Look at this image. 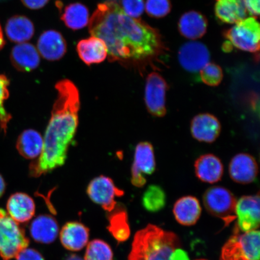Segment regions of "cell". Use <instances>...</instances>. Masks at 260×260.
Here are the masks:
<instances>
[{
    "label": "cell",
    "instance_id": "52a82bcc",
    "mask_svg": "<svg viewBox=\"0 0 260 260\" xmlns=\"http://www.w3.org/2000/svg\"><path fill=\"white\" fill-rule=\"evenodd\" d=\"M203 202L208 212L222 219L225 226L236 219L237 200L227 188L220 186L209 188L203 195Z\"/></svg>",
    "mask_w": 260,
    "mask_h": 260
},
{
    "label": "cell",
    "instance_id": "ac0fdd59",
    "mask_svg": "<svg viewBox=\"0 0 260 260\" xmlns=\"http://www.w3.org/2000/svg\"><path fill=\"white\" fill-rule=\"evenodd\" d=\"M195 174L199 180L207 183H215L221 180L223 166L220 159L213 154L200 156L194 162Z\"/></svg>",
    "mask_w": 260,
    "mask_h": 260
},
{
    "label": "cell",
    "instance_id": "74e56055",
    "mask_svg": "<svg viewBox=\"0 0 260 260\" xmlns=\"http://www.w3.org/2000/svg\"><path fill=\"white\" fill-rule=\"evenodd\" d=\"M170 260H190V259L186 251L177 248L172 252Z\"/></svg>",
    "mask_w": 260,
    "mask_h": 260
},
{
    "label": "cell",
    "instance_id": "f546056e",
    "mask_svg": "<svg viewBox=\"0 0 260 260\" xmlns=\"http://www.w3.org/2000/svg\"><path fill=\"white\" fill-rule=\"evenodd\" d=\"M110 232L119 242L128 239L130 230L125 211L114 214L110 219Z\"/></svg>",
    "mask_w": 260,
    "mask_h": 260
},
{
    "label": "cell",
    "instance_id": "7bdbcfd3",
    "mask_svg": "<svg viewBox=\"0 0 260 260\" xmlns=\"http://www.w3.org/2000/svg\"><path fill=\"white\" fill-rule=\"evenodd\" d=\"M6 1V0H0V2Z\"/></svg>",
    "mask_w": 260,
    "mask_h": 260
},
{
    "label": "cell",
    "instance_id": "d4e9b609",
    "mask_svg": "<svg viewBox=\"0 0 260 260\" xmlns=\"http://www.w3.org/2000/svg\"><path fill=\"white\" fill-rule=\"evenodd\" d=\"M8 38L15 43H24L31 40L35 34V27L30 19L24 16H12L6 25Z\"/></svg>",
    "mask_w": 260,
    "mask_h": 260
},
{
    "label": "cell",
    "instance_id": "d590c367",
    "mask_svg": "<svg viewBox=\"0 0 260 260\" xmlns=\"http://www.w3.org/2000/svg\"><path fill=\"white\" fill-rule=\"evenodd\" d=\"M260 0H243L247 12L252 16H258L259 15Z\"/></svg>",
    "mask_w": 260,
    "mask_h": 260
},
{
    "label": "cell",
    "instance_id": "4316f807",
    "mask_svg": "<svg viewBox=\"0 0 260 260\" xmlns=\"http://www.w3.org/2000/svg\"><path fill=\"white\" fill-rule=\"evenodd\" d=\"M61 19L67 27L73 30H80L89 24V10L81 3H72L65 7Z\"/></svg>",
    "mask_w": 260,
    "mask_h": 260
},
{
    "label": "cell",
    "instance_id": "5bb4252c",
    "mask_svg": "<svg viewBox=\"0 0 260 260\" xmlns=\"http://www.w3.org/2000/svg\"><path fill=\"white\" fill-rule=\"evenodd\" d=\"M190 131L197 141L213 143L220 135L221 125L216 116L210 113H201L191 120Z\"/></svg>",
    "mask_w": 260,
    "mask_h": 260
},
{
    "label": "cell",
    "instance_id": "f35d334b",
    "mask_svg": "<svg viewBox=\"0 0 260 260\" xmlns=\"http://www.w3.org/2000/svg\"><path fill=\"white\" fill-rule=\"evenodd\" d=\"M6 189V183L1 175H0V198L4 194Z\"/></svg>",
    "mask_w": 260,
    "mask_h": 260
},
{
    "label": "cell",
    "instance_id": "9c48e42d",
    "mask_svg": "<svg viewBox=\"0 0 260 260\" xmlns=\"http://www.w3.org/2000/svg\"><path fill=\"white\" fill-rule=\"evenodd\" d=\"M87 193L90 199L111 212L116 207V197L123 196V191L115 186L111 178L103 176L97 177L90 182L87 188Z\"/></svg>",
    "mask_w": 260,
    "mask_h": 260
},
{
    "label": "cell",
    "instance_id": "836d02e7",
    "mask_svg": "<svg viewBox=\"0 0 260 260\" xmlns=\"http://www.w3.org/2000/svg\"><path fill=\"white\" fill-rule=\"evenodd\" d=\"M121 7L126 15L137 19L144 12V0H121Z\"/></svg>",
    "mask_w": 260,
    "mask_h": 260
},
{
    "label": "cell",
    "instance_id": "8992f818",
    "mask_svg": "<svg viewBox=\"0 0 260 260\" xmlns=\"http://www.w3.org/2000/svg\"><path fill=\"white\" fill-rule=\"evenodd\" d=\"M28 244L24 230L18 223L0 209V256L3 260L15 258L27 248Z\"/></svg>",
    "mask_w": 260,
    "mask_h": 260
},
{
    "label": "cell",
    "instance_id": "83f0119b",
    "mask_svg": "<svg viewBox=\"0 0 260 260\" xmlns=\"http://www.w3.org/2000/svg\"><path fill=\"white\" fill-rule=\"evenodd\" d=\"M167 203V196L162 188L157 185H151L146 190L142 198V204L149 212L160 211Z\"/></svg>",
    "mask_w": 260,
    "mask_h": 260
},
{
    "label": "cell",
    "instance_id": "30bf717a",
    "mask_svg": "<svg viewBox=\"0 0 260 260\" xmlns=\"http://www.w3.org/2000/svg\"><path fill=\"white\" fill-rule=\"evenodd\" d=\"M155 168L153 146L148 142H140L136 147L132 167V183L137 187L144 186L146 183L144 175L153 174Z\"/></svg>",
    "mask_w": 260,
    "mask_h": 260
},
{
    "label": "cell",
    "instance_id": "603a6c76",
    "mask_svg": "<svg viewBox=\"0 0 260 260\" xmlns=\"http://www.w3.org/2000/svg\"><path fill=\"white\" fill-rule=\"evenodd\" d=\"M214 12L219 21L230 24H235L247 16L243 0H216Z\"/></svg>",
    "mask_w": 260,
    "mask_h": 260
},
{
    "label": "cell",
    "instance_id": "5b68a950",
    "mask_svg": "<svg viewBox=\"0 0 260 260\" xmlns=\"http://www.w3.org/2000/svg\"><path fill=\"white\" fill-rule=\"evenodd\" d=\"M241 232L236 225L222 248L220 260H259V231Z\"/></svg>",
    "mask_w": 260,
    "mask_h": 260
},
{
    "label": "cell",
    "instance_id": "277c9868",
    "mask_svg": "<svg viewBox=\"0 0 260 260\" xmlns=\"http://www.w3.org/2000/svg\"><path fill=\"white\" fill-rule=\"evenodd\" d=\"M226 42L223 50L232 51L234 48L249 53H258L259 50L260 27L255 16L243 19L224 32Z\"/></svg>",
    "mask_w": 260,
    "mask_h": 260
},
{
    "label": "cell",
    "instance_id": "d6a6232c",
    "mask_svg": "<svg viewBox=\"0 0 260 260\" xmlns=\"http://www.w3.org/2000/svg\"><path fill=\"white\" fill-rule=\"evenodd\" d=\"M145 8L149 16L161 18L170 14L171 3L170 0H146Z\"/></svg>",
    "mask_w": 260,
    "mask_h": 260
},
{
    "label": "cell",
    "instance_id": "d6986e66",
    "mask_svg": "<svg viewBox=\"0 0 260 260\" xmlns=\"http://www.w3.org/2000/svg\"><path fill=\"white\" fill-rule=\"evenodd\" d=\"M77 51L80 59L89 66L103 62L108 53L105 42L93 36L80 41L77 45Z\"/></svg>",
    "mask_w": 260,
    "mask_h": 260
},
{
    "label": "cell",
    "instance_id": "484cf974",
    "mask_svg": "<svg viewBox=\"0 0 260 260\" xmlns=\"http://www.w3.org/2000/svg\"><path fill=\"white\" fill-rule=\"evenodd\" d=\"M44 146V139L40 133L35 129H27L19 135L16 148L19 154L26 159L40 157Z\"/></svg>",
    "mask_w": 260,
    "mask_h": 260
},
{
    "label": "cell",
    "instance_id": "8d00e7d4",
    "mask_svg": "<svg viewBox=\"0 0 260 260\" xmlns=\"http://www.w3.org/2000/svg\"><path fill=\"white\" fill-rule=\"evenodd\" d=\"M23 5L28 9L38 10L44 8L49 0H21Z\"/></svg>",
    "mask_w": 260,
    "mask_h": 260
},
{
    "label": "cell",
    "instance_id": "1f68e13d",
    "mask_svg": "<svg viewBox=\"0 0 260 260\" xmlns=\"http://www.w3.org/2000/svg\"><path fill=\"white\" fill-rule=\"evenodd\" d=\"M9 80L4 75L0 74V126L5 133L7 130L11 116L5 108V102L9 96Z\"/></svg>",
    "mask_w": 260,
    "mask_h": 260
},
{
    "label": "cell",
    "instance_id": "3957f363",
    "mask_svg": "<svg viewBox=\"0 0 260 260\" xmlns=\"http://www.w3.org/2000/svg\"><path fill=\"white\" fill-rule=\"evenodd\" d=\"M179 246L174 233L148 225L136 233L128 260H170Z\"/></svg>",
    "mask_w": 260,
    "mask_h": 260
},
{
    "label": "cell",
    "instance_id": "44dd1931",
    "mask_svg": "<svg viewBox=\"0 0 260 260\" xmlns=\"http://www.w3.org/2000/svg\"><path fill=\"white\" fill-rule=\"evenodd\" d=\"M208 22L201 13L191 11L185 13L179 20L178 30L184 38L196 40L206 34Z\"/></svg>",
    "mask_w": 260,
    "mask_h": 260
},
{
    "label": "cell",
    "instance_id": "e575fe53",
    "mask_svg": "<svg viewBox=\"0 0 260 260\" xmlns=\"http://www.w3.org/2000/svg\"><path fill=\"white\" fill-rule=\"evenodd\" d=\"M16 260H44L43 256L37 250L25 248L18 253Z\"/></svg>",
    "mask_w": 260,
    "mask_h": 260
},
{
    "label": "cell",
    "instance_id": "8fae6325",
    "mask_svg": "<svg viewBox=\"0 0 260 260\" xmlns=\"http://www.w3.org/2000/svg\"><path fill=\"white\" fill-rule=\"evenodd\" d=\"M178 61L188 72L197 73L210 62L209 49L200 42H186L178 51Z\"/></svg>",
    "mask_w": 260,
    "mask_h": 260
},
{
    "label": "cell",
    "instance_id": "60d3db41",
    "mask_svg": "<svg viewBox=\"0 0 260 260\" xmlns=\"http://www.w3.org/2000/svg\"><path fill=\"white\" fill-rule=\"evenodd\" d=\"M66 260H84L80 256L76 255H71L67 258Z\"/></svg>",
    "mask_w": 260,
    "mask_h": 260
},
{
    "label": "cell",
    "instance_id": "ba28073f",
    "mask_svg": "<svg viewBox=\"0 0 260 260\" xmlns=\"http://www.w3.org/2000/svg\"><path fill=\"white\" fill-rule=\"evenodd\" d=\"M168 84L160 74L152 72L146 80L145 103L148 111L151 115L164 117L167 114L166 96Z\"/></svg>",
    "mask_w": 260,
    "mask_h": 260
},
{
    "label": "cell",
    "instance_id": "ee69618b",
    "mask_svg": "<svg viewBox=\"0 0 260 260\" xmlns=\"http://www.w3.org/2000/svg\"><path fill=\"white\" fill-rule=\"evenodd\" d=\"M197 260H206V259H197Z\"/></svg>",
    "mask_w": 260,
    "mask_h": 260
},
{
    "label": "cell",
    "instance_id": "4dcf8cb0",
    "mask_svg": "<svg viewBox=\"0 0 260 260\" xmlns=\"http://www.w3.org/2000/svg\"><path fill=\"white\" fill-rule=\"evenodd\" d=\"M201 80L206 85L216 87L222 82L223 71L218 64L209 63L200 71Z\"/></svg>",
    "mask_w": 260,
    "mask_h": 260
},
{
    "label": "cell",
    "instance_id": "ab89813d",
    "mask_svg": "<svg viewBox=\"0 0 260 260\" xmlns=\"http://www.w3.org/2000/svg\"><path fill=\"white\" fill-rule=\"evenodd\" d=\"M5 45V41L4 40V37H3V34L2 31V28L1 27V25H0V50L4 47Z\"/></svg>",
    "mask_w": 260,
    "mask_h": 260
},
{
    "label": "cell",
    "instance_id": "6da1fadb",
    "mask_svg": "<svg viewBox=\"0 0 260 260\" xmlns=\"http://www.w3.org/2000/svg\"><path fill=\"white\" fill-rule=\"evenodd\" d=\"M89 24L90 34L105 42L112 62L145 67L159 62L168 53L160 31L130 17L118 2L100 3Z\"/></svg>",
    "mask_w": 260,
    "mask_h": 260
},
{
    "label": "cell",
    "instance_id": "9a60e30c",
    "mask_svg": "<svg viewBox=\"0 0 260 260\" xmlns=\"http://www.w3.org/2000/svg\"><path fill=\"white\" fill-rule=\"evenodd\" d=\"M37 46L41 56L47 60H59L67 53L66 41L60 32L56 30H47L42 34Z\"/></svg>",
    "mask_w": 260,
    "mask_h": 260
},
{
    "label": "cell",
    "instance_id": "7c38bea8",
    "mask_svg": "<svg viewBox=\"0 0 260 260\" xmlns=\"http://www.w3.org/2000/svg\"><path fill=\"white\" fill-rule=\"evenodd\" d=\"M236 225L242 232L256 230L259 226V196L243 197L237 201Z\"/></svg>",
    "mask_w": 260,
    "mask_h": 260
},
{
    "label": "cell",
    "instance_id": "2e32d148",
    "mask_svg": "<svg viewBox=\"0 0 260 260\" xmlns=\"http://www.w3.org/2000/svg\"><path fill=\"white\" fill-rule=\"evenodd\" d=\"M89 238V229L78 222L67 223L60 233L61 244L71 251H79L83 249L88 243Z\"/></svg>",
    "mask_w": 260,
    "mask_h": 260
},
{
    "label": "cell",
    "instance_id": "4fadbf2b",
    "mask_svg": "<svg viewBox=\"0 0 260 260\" xmlns=\"http://www.w3.org/2000/svg\"><path fill=\"white\" fill-rule=\"evenodd\" d=\"M231 178L237 183L246 184L255 180L258 173L257 162L248 154H237L229 165Z\"/></svg>",
    "mask_w": 260,
    "mask_h": 260
},
{
    "label": "cell",
    "instance_id": "cb8c5ba5",
    "mask_svg": "<svg viewBox=\"0 0 260 260\" xmlns=\"http://www.w3.org/2000/svg\"><path fill=\"white\" fill-rule=\"evenodd\" d=\"M30 231L32 238L36 242L49 244L57 239L58 226L53 217L41 215L32 221Z\"/></svg>",
    "mask_w": 260,
    "mask_h": 260
},
{
    "label": "cell",
    "instance_id": "7a4b0ae2",
    "mask_svg": "<svg viewBox=\"0 0 260 260\" xmlns=\"http://www.w3.org/2000/svg\"><path fill=\"white\" fill-rule=\"evenodd\" d=\"M57 95L44 139L42 153L31 162L29 174L37 178L64 164L68 149L79 124L80 93L72 81L64 79L56 84Z\"/></svg>",
    "mask_w": 260,
    "mask_h": 260
},
{
    "label": "cell",
    "instance_id": "f1b7e54d",
    "mask_svg": "<svg viewBox=\"0 0 260 260\" xmlns=\"http://www.w3.org/2000/svg\"><path fill=\"white\" fill-rule=\"evenodd\" d=\"M111 248L102 240H93L87 243L84 260H113Z\"/></svg>",
    "mask_w": 260,
    "mask_h": 260
},
{
    "label": "cell",
    "instance_id": "e0dca14e",
    "mask_svg": "<svg viewBox=\"0 0 260 260\" xmlns=\"http://www.w3.org/2000/svg\"><path fill=\"white\" fill-rule=\"evenodd\" d=\"M11 60L16 70L27 73L37 69L40 64L41 58L34 45L21 43L13 48Z\"/></svg>",
    "mask_w": 260,
    "mask_h": 260
},
{
    "label": "cell",
    "instance_id": "7402d4cb",
    "mask_svg": "<svg viewBox=\"0 0 260 260\" xmlns=\"http://www.w3.org/2000/svg\"><path fill=\"white\" fill-rule=\"evenodd\" d=\"M201 214L199 201L191 196L184 197L175 203L174 214L178 223L184 226L194 225Z\"/></svg>",
    "mask_w": 260,
    "mask_h": 260
},
{
    "label": "cell",
    "instance_id": "ffe728a7",
    "mask_svg": "<svg viewBox=\"0 0 260 260\" xmlns=\"http://www.w3.org/2000/svg\"><path fill=\"white\" fill-rule=\"evenodd\" d=\"M9 215L17 223H25L31 219L35 213L34 200L24 193L12 194L8 201Z\"/></svg>",
    "mask_w": 260,
    "mask_h": 260
},
{
    "label": "cell",
    "instance_id": "b9f144b4",
    "mask_svg": "<svg viewBox=\"0 0 260 260\" xmlns=\"http://www.w3.org/2000/svg\"><path fill=\"white\" fill-rule=\"evenodd\" d=\"M106 1H113V2H116V1H117V0H106Z\"/></svg>",
    "mask_w": 260,
    "mask_h": 260
}]
</instances>
